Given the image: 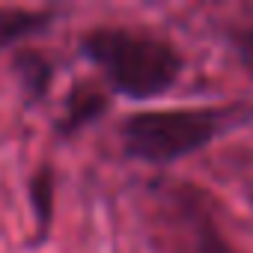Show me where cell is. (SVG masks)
I'll return each mask as SVG.
<instances>
[{
    "instance_id": "1",
    "label": "cell",
    "mask_w": 253,
    "mask_h": 253,
    "mask_svg": "<svg viewBox=\"0 0 253 253\" xmlns=\"http://www.w3.org/2000/svg\"><path fill=\"white\" fill-rule=\"evenodd\" d=\"M81 51L104 72L116 92L128 98L161 95L182 75V57L170 42L125 27L89 30L81 39Z\"/></svg>"
},
{
    "instance_id": "2",
    "label": "cell",
    "mask_w": 253,
    "mask_h": 253,
    "mask_svg": "<svg viewBox=\"0 0 253 253\" xmlns=\"http://www.w3.org/2000/svg\"><path fill=\"white\" fill-rule=\"evenodd\" d=\"M217 110H152L122 122V143L131 158L149 164H170L203 149L220 131Z\"/></svg>"
},
{
    "instance_id": "3",
    "label": "cell",
    "mask_w": 253,
    "mask_h": 253,
    "mask_svg": "<svg viewBox=\"0 0 253 253\" xmlns=\"http://www.w3.org/2000/svg\"><path fill=\"white\" fill-rule=\"evenodd\" d=\"M51 18L54 15L45 9H0V51L27 36H36L51 24Z\"/></svg>"
},
{
    "instance_id": "4",
    "label": "cell",
    "mask_w": 253,
    "mask_h": 253,
    "mask_svg": "<svg viewBox=\"0 0 253 253\" xmlns=\"http://www.w3.org/2000/svg\"><path fill=\"white\" fill-rule=\"evenodd\" d=\"M107 107L104 95L89 89V86H75L72 95L66 98V110H63V119H60V131L72 134L78 128H84V125H89L92 119L101 116V110Z\"/></svg>"
},
{
    "instance_id": "5",
    "label": "cell",
    "mask_w": 253,
    "mask_h": 253,
    "mask_svg": "<svg viewBox=\"0 0 253 253\" xmlns=\"http://www.w3.org/2000/svg\"><path fill=\"white\" fill-rule=\"evenodd\" d=\"M30 203H33V214L39 220V235H45L51 226V217H54V173H51V167H42L33 176Z\"/></svg>"
},
{
    "instance_id": "6",
    "label": "cell",
    "mask_w": 253,
    "mask_h": 253,
    "mask_svg": "<svg viewBox=\"0 0 253 253\" xmlns=\"http://www.w3.org/2000/svg\"><path fill=\"white\" fill-rule=\"evenodd\" d=\"M15 69H18L21 84H24V89L30 92V98H42L45 89H48V84H51V63H48L42 54L27 51V54H21V57L15 60Z\"/></svg>"
}]
</instances>
